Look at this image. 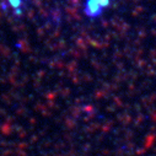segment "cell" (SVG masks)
<instances>
[{"label": "cell", "mask_w": 156, "mask_h": 156, "mask_svg": "<svg viewBox=\"0 0 156 156\" xmlns=\"http://www.w3.org/2000/svg\"><path fill=\"white\" fill-rule=\"evenodd\" d=\"M109 5V0H86L85 12L89 17H97Z\"/></svg>", "instance_id": "cell-1"}]
</instances>
